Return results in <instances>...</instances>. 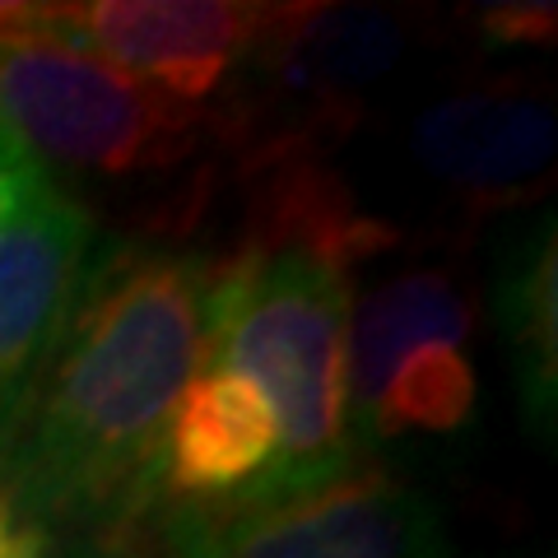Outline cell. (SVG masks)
<instances>
[{"instance_id":"12","label":"cell","mask_w":558,"mask_h":558,"mask_svg":"<svg viewBox=\"0 0 558 558\" xmlns=\"http://www.w3.org/2000/svg\"><path fill=\"white\" fill-rule=\"evenodd\" d=\"M475 410V368L457 344H424L400 359L373 414V447L400 433H451Z\"/></svg>"},{"instance_id":"16","label":"cell","mask_w":558,"mask_h":558,"mask_svg":"<svg viewBox=\"0 0 558 558\" xmlns=\"http://www.w3.org/2000/svg\"><path fill=\"white\" fill-rule=\"evenodd\" d=\"M28 20H33V5H0V43L24 38Z\"/></svg>"},{"instance_id":"8","label":"cell","mask_w":558,"mask_h":558,"mask_svg":"<svg viewBox=\"0 0 558 558\" xmlns=\"http://www.w3.org/2000/svg\"><path fill=\"white\" fill-rule=\"evenodd\" d=\"M414 168L465 205L535 196L558 154L554 98L535 84H484L428 102L410 126Z\"/></svg>"},{"instance_id":"9","label":"cell","mask_w":558,"mask_h":558,"mask_svg":"<svg viewBox=\"0 0 558 558\" xmlns=\"http://www.w3.org/2000/svg\"><path fill=\"white\" fill-rule=\"evenodd\" d=\"M279 424L247 377L205 363L172 400L149 461V498L182 508L233 502L275 465Z\"/></svg>"},{"instance_id":"3","label":"cell","mask_w":558,"mask_h":558,"mask_svg":"<svg viewBox=\"0 0 558 558\" xmlns=\"http://www.w3.org/2000/svg\"><path fill=\"white\" fill-rule=\"evenodd\" d=\"M0 126L80 178L168 172L201 145L205 112L51 38L0 43Z\"/></svg>"},{"instance_id":"11","label":"cell","mask_w":558,"mask_h":558,"mask_svg":"<svg viewBox=\"0 0 558 558\" xmlns=\"http://www.w3.org/2000/svg\"><path fill=\"white\" fill-rule=\"evenodd\" d=\"M558 307H554V219L517 242L498 266V330L508 340L521 414L531 433L554 438L558 410Z\"/></svg>"},{"instance_id":"14","label":"cell","mask_w":558,"mask_h":558,"mask_svg":"<svg viewBox=\"0 0 558 558\" xmlns=\"http://www.w3.org/2000/svg\"><path fill=\"white\" fill-rule=\"evenodd\" d=\"M480 33L494 47H539L554 43L558 10L554 5H488L480 10Z\"/></svg>"},{"instance_id":"7","label":"cell","mask_w":558,"mask_h":558,"mask_svg":"<svg viewBox=\"0 0 558 558\" xmlns=\"http://www.w3.org/2000/svg\"><path fill=\"white\" fill-rule=\"evenodd\" d=\"M266 5L229 0H94V5H33L28 38H51L149 80L172 98L196 102L238 65Z\"/></svg>"},{"instance_id":"10","label":"cell","mask_w":558,"mask_h":558,"mask_svg":"<svg viewBox=\"0 0 558 558\" xmlns=\"http://www.w3.org/2000/svg\"><path fill=\"white\" fill-rule=\"evenodd\" d=\"M475 330L470 289L447 270H405L359 299L344 330V424L349 442L373 447V414L400 359L424 344H461Z\"/></svg>"},{"instance_id":"13","label":"cell","mask_w":558,"mask_h":558,"mask_svg":"<svg viewBox=\"0 0 558 558\" xmlns=\"http://www.w3.org/2000/svg\"><path fill=\"white\" fill-rule=\"evenodd\" d=\"M51 549H57V531L0 475V558H51Z\"/></svg>"},{"instance_id":"5","label":"cell","mask_w":558,"mask_h":558,"mask_svg":"<svg viewBox=\"0 0 558 558\" xmlns=\"http://www.w3.org/2000/svg\"><path fill=\"white\" fill-rule=\"evenodd\" d=\"M159 545L168 558H451L433 498L363 465L279 502L163 508Z\"/></svg>"},{"instance_id":"6","label":"cell","mask_w":558,"mask_h":558,"mask_svg":"<svg viewBox=\"0 0 558 558\" xmlns=\"http://www.w3.org/2000/svg\"><path fill=\"white\" fill-rule=\"evenodd\" d=\"M89 247V209L47 182L0 219V457L80 299Z\"/></svg>"},{"instance_id":"4","label":"cell","mask_w":558,"mask_h":558,"mask_svg":"<svg viewBox=\"0 0 558 558\" xmlns=\"http://www.w3.org/2000/svg\"><path fill=\"white\" fill-rule=\"evenodd\" d=\"M405 57V24L387 10L284 5L242 51L229 98V135L247 168L307 159L322 135L354 126L359 102Z\"/></svg>"},{"instance_id":"1","label":"cell","mask_w":558,"mask_h":558,"mask_svg":"<svg viewBox=\"0 0 558 558\" xmlns=\"http://www.w3.org/2000/svg\"><path fill=\"white\" fill-rule=\"evenodd\" d=\"M209 266L196 252H117L84 275L0 475L47 526L117 531L149 502L163 418L209 359Z\"/></svg>"},{"instance_id":"15","label":"cell","mask_w":558,"mask_h":558,"mask_svg":"<svg viewBox=\"0 0 558 558\" xmlns=\"http://www.w3.org/2000/svg\"><path fill=\"white\" fill-rule=\"evenodd\" d=\"M47 178H43V168L38 159L14 140L5 126H0V219L10 215L14 205H20L28 191H38Z\"/></svg>"},{"instance_id":"2","label":"cell","mask_w":558,"mask_h":558,"mask_svg":"<svg viewBox=\"0 0 558 558\" xmlns=\"http://www.w3.org/2000/svg\"><path fill=\"white\" fill-rule=\"evenodd\" d=\"M349 279L303 252L242 247L209 275V359L266 396L279 424L275 465L233 502H279L349 475L344 424Z\"/></svg>"}]
</instances>
